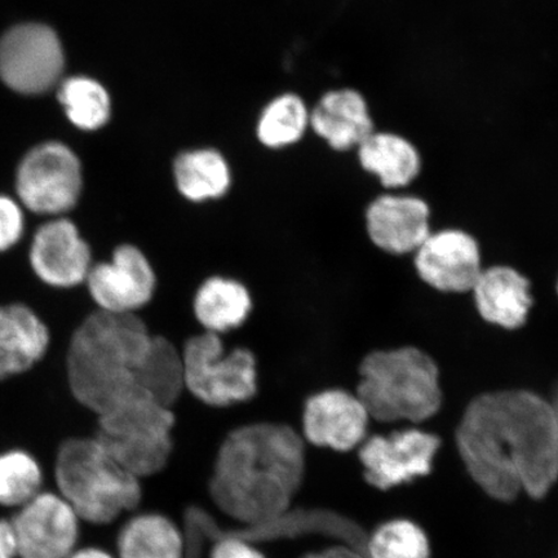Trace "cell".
Wrapping results in <instances>:
<instances>
[{"mask_svg":"<svg viewBox=\"0 0 558 558\" xmlns=\"http://www.w3.org/2000/svg\"><path fill=\"white\" fill-rule=\"evenodd\" d=\"M174 423L173 409L136 389L97 416L95 437L116 462L142 480L169 464Z\"/></svg>","mask_w":558,"mask_h":558,"instance_id":"6","label":"cell"},{"mask_svg":"<svg viewBox=\"0 0 558 558\" xmlns=\"http://www.w3.org/2000/svg\"><path fill=\"white\" fill-rule=\"evenodd\" d=\"M310 131L311 107L302 95L292 90L271 97L255 122L257 143L275 151L298 145Z\"/></svg>","mask_w":558,"mask_h":558,"instance_id":"22","label":"cell"},{"mask_svg":"<svg viewBox=\"0 0 558 558\" xmlns=\"http://www.w3.org/2000/svg\"><path fill=\"white\" fill-rule=\"evenodd\" d=\"M477 311L486 323L507 330L526 324L533 305L530 282L511 267H493L481 271L472 289Z\"/></svg>","mask_w":558,"mask_h":558,"instance_id":"19","label":"cell"},{"mask_svg":"<svg viewBox=\"0 0 558 558\" xmlns=\"http://www.w3.org/2000/svg\"><path fill=\"white\" fill-rule=\"evenodd\" d=\"M58 96L69 122L81 131H99L113 116V99L108 88L93 76H70L60 83Z\"/></svg>","mask_w":558,"mask_h":558,"instance_id":"26","label":"cell"},{"mask_svg":"<svg viewBox=\"0 0 558 558\" xmlns=\"http://www.w3.org/2000/svg\"><path fill=\"white\" fill-rule=\"evenodd\" d=\"M429 207L411 195H381L366 209V229L375 246L389 254L415 253L430 234Z\"/></svg>","mask_w":558,"mask_h":558,"instance_id":"16","label":"cell"},{"mask_svg":"<svg viewBox=\"0 0 558 558\" xmlns=\"http://www.w3.org/2000/svg\"><path fill=\"white\" fill-rule=\"evenodd\" d=\"M41 471L35 459L24 451L0 456V505L25 506L39 494Z\"/></svg>","mask_w":558,"mask_h":558,"instance_id":"28","label":"cell"},{"mask_svg":"<svg viewBox=\"0 0 558 558\" xmlns=\"http://www.w3.org/2000/svg\"><path fill=\"white\" fill-rule=\"evenodd\" d=\"M153 333L138 314L90 313L66 353L69 388L96 416L138 389L136 376Z\"/></svg>","mask_w":558,"mask_h":558,"instance_id":"3","label":"cell"},{"mask_svg":"<svg viewBox=\"0 0 558 558\" xmlns=\"http://www.w3.org/2000/svg\"><path fill=\"white\" fill-rule=\"evenodd\" d=\"M85 187L83 165L64 143L34 146L17 167L15 191L21 206L35 215L59 218L78 206Z\"/></svg>","mask_w":558,"mask_h":558,"instance_id":"8","label":"cell"},{"mask_svg":"<svg viewBox=\"0 0 558 558\" xmlns=\"http://www.w3.org/2000/svg\"><path fill=\"white\" fill-rule=\"evenodd\" d=\"M185 390L213 408L248 402L259 390L256 355L246 347L227 349L221 335L202 331L181 348Z\"/></svg>","mask_w":558,"mask_h":558,"instance_id":"7","label":"cell"},{"mask_svg":"<svg viewBox=\"0 0 558 558\" xmlns=\"http://www.w3.org/2000/svg\"><path fill=\"white\" fill-rule=\"evenodd\" d=\"M415 268L425 283L442 292L472 291L484 270L477 241L458 229L430 233L415 251Z\"/></svg>","mask_w":558,"mask_h":558,"instance_id":"15","label":"cell"},{"mask_svg":"<svg viewBox=\"0 0 558 558\" xmlns=\"http://www.w3.org/2000/svg\"><path fill=\"white\" fill-rule=\"evenodd\" d=\"M549 403H550V408H553V411H554V416H555L557 432H558V380L555 384V387L553 390V396H550Z\"/></svg>","mask_w":558,"mask_h":558,"instance_id":"34","label":"cell"},{"mask_svg":"<svg viewBox=\"0 0 558 558\" xmlns=\"http://www.w3.org/2000/svg\"><path fill=\"white\" fill-rule=\"evenodd\" d=\"M305 474L303 438L289 424L253 423L227 436L208 483L219 511L259 527L286 518Z\"/></svg>","mask_w":558,"mask_h":558,"instance_id":"2","label":"cell"},{"mask_svg":"<svg viewBox=\"0 0 558 558\" xmlns=\"http://www.w3.org/2000/svg\"><path fill=\"white\" fill-rule=\"evenodd\" d=\"M427 535L416 523L393 520L383 523L368 536L367 558H429Z\"/></svg>","mask_w":558,"mask_h":558,"instance_id":"27","label":"cell"},{"mask_svg":"<svg viewBox=\"0 0 558 558\" xmlns=\"http://www.w3.org/2000/svg\"><path fill=\"white\" fill-rule=\"evenodd\" d=\"M172 179L178 193L194 205L219 201L232 190L229 159L214 146L181 150L172 160Z\"/></svg>","mask_w":558,"mask_h":558,"instance_id":"20","label":"cell"},{"mask_svg":"<svg viewBox=\"0 0 558 558\" xmlns=\"http://www.w3.org/2000/svg\"><path fill=\"white\" fill-rule=\"evenodd\" d=\"M137 388L173 409L185 390L181 349L162 335H153L151 343L136 376Z\"/></svg>","mask_w":558,"mask_h":558,"instance_id":"24","label":"cell"},{"mask_svg":"<svg viewBox=\"0 0 558 558\" xmlns=\"http://www.w3.org/2000/svg\"><path fill=\"white\" fill-rule=\"evenodd\" d=\"M311 131L337 151L359 146L374 134L367 102L357 90L332 89L311 107Z\"/></svg>","mask_w":558,"mask_h":558,"instance_id":"17","label":"cell"},{"mask_svg":"<svg viewBox=\"0 0 558 558\" xmlns=\"http://www.w3.org/2000/svg\"><path fill=\"white\" fill-rule=\"evenodd\" d=\"M64 68V50L51 27L17 25L0 38V78L19 94L47 93L58 85Z\"/></svg>","mask_w":558,"mask_h":558,"instance_id":"9","label":"cell"},{"mask_svg":"<svg viewBox=\"0 0 558 558\" xmlns=\"http://www.w3.org/2000/svg\"><path fill=\"white\" fill-rule=\"evenodd\" d=\"M302 558H367L364 553L357 548L348 546V544H340L337 547H330L319 553H312L303 556Z\"/></svg>","mask_w":558,"mask_h":558,"instance_id":"32","label":"cell"},{"mask_svg":"<svg viewBox=\"0 0 558 558\" xmlns=\"http://www.w3.org/2000/svg\"><path fill=\"white\" fill-rule=\"evenodd\" d=\"M50 344V329L29 306L0 305V381L29 372Z\"/></svg>","mask_w":558,"mask_h":558,"instance_id":"18","label":"cell"},{"mask_svg":"<svg viewBox=\"0 0 558 558\" xmlns=\"http://www.w3.org/2000/svg\"><path fill=\"white\" fill-rule=\"evenodd\" d=\"M29 263L41 282L73 289L86 282L94 265L93 248L72 219L59 216L35 230Z\"/></svg>","mask_w":558,"mask_h":558,"instance_id":"12","label":"cell"},{"mask_svg":"<svg viewBox=\"0 0 558 558\" xmlns=\"http://www.w3.org/2000/svg\"><path fill=\"white\" fill-rule=\"evenodd\" d=\"M85 284L96 311L137 314L155 298L158 278L142 248L122 243L109 260L94 263Z\"/></svg>","mask_w":558,"mask_h":558,"instance_id":"10","label":"cell"},{"mask_svg":"<svg viewBox=\"0 0 558 558\" xmlns=\"http://www.w3.org/2000/svg\"><path fill=\"white\" fill-rule=\"evenodd\" d=\"M69 558H113L108 553L99 548H85L76 550Z\"/></svg>","mask_w":558,"mask_h":558,"instance_id":"33","label":"cell"},{"mask_svg":"<svg viewBox=\"0 0 558 558\" xmlns=\"http://www.w3.org/2000/svg\"><path fill=\"white\" fill-rule=\"evenodd\" d=\"M557 291H558V284H557Z\"/></svg>","mask_w":558,"mask_h":558,"instance_id":"35","label":"cell"},{"mask_svg":"<svg viewBox=\"0 0 558 558\" xmlns=\"http://www.w3.org/2000/svg\"><path fill=\"white\" fill-rule=\"evenodd\" d=\"M61 497L80 519L107 525L135 511L143 499L140 478L116 462L97 438H72L56 460Z\"/></svg>","mask_w":558,"mask_h":558,"instance_id":"5","label":"cell"},{"mask_svg":"<svg viewBox=\"0 0 558 558\" xmlns=\"http://www.w3.org/2000/svg\"><path fill=\"white\" fill-rule=\"evenodd\" d=\"M117 544L121 558H185L180 529L158 513L131 519L118 535Z\"/></svg>","mask_w":558,"mask_h":558,"instance_id":"25","label":"cell"},{"mask_svg":"<svg viewBox=\"0 0 558 558\" xmlns=\"http://www.w3.org/2000/svg\"><path fill=\"white\" fill-rule=\"evenodd\" d=\"M254 310V299L240 279L211 276L195 290L192 311L202 330L216 335L240 329Z\"/></svg>","mask_w":558,"mask_h":558,"instance_id":"21","label":"cell"},{"mask_svg":"<svg viewBox=\"0 0 558 558\" xmlns=\"http://www.w3.org/2000/svg\"><path fill=\"white\" fill-rule=\"evenodd\" d=\"M17 543L11 521L0 520V558H15Z\"/></svg>","mask_w":558,"mask_h":558,"instance_id":"31","label":"cell"},{"mask_svg":"<svg viewBox=\"0 0 558 558\" xmlns=\"http://www.w3.org/2000/svg\"><path fill=\"white\" fill-rule=\"evenodd\" d=\"M355 395L379 422H424L442 404L436 362L415 347L367 354Z\"/></svg>","mask_w":558,"mask_h":558,"instance_id":"4","label":"cell"},{"mask_svg":"<svg viewBox=\"0 0 558 558\" xmlns=\"http://www.w3.org/2000/svg\"><path fill=\"white\" fill-rule=\"evenodd\" d=\"M251 534L239 533L218 538L209 558H267L248 542Z\"/></svg>","mask_w":558,"mask_h":558,"instance_id":"30","label":"cell"},{"mask_svg":"<svg viewBox=\"0 0 558 558\" xmlns=\"http://www.w3.org/2000/svg\"><path fill=\"white\" fill-rule=\"evenodd\" d=\"M460 457L494 499L546 497L558 480V432L549 401L512 389L476 397L457 429Z\"/></svg>","mask_w":558,"mask_h":558,"instance_id":"1","label":"cell"},{"mask_svg":"<svg viewBox=\"0 0 558 558\" xmlns=\"http://www.w3.org/2000/svg\"><path fill=\"white\" fill-rule=\"evenodd\" d=\"M362 169L387 187L407 186L413 181L422 162L415 146L393 134H372L357 148Z\"/></svg>","mask_w":558,"mask_h":558,"instance_id":"23","label":"cell"},{"mask_svg":"<svg viewBox=\"0 0 558 558\" xmlns=\"http://www.w3.org/2000/svg\"><path fill=\"white\" fill-rule=\"evenodd\" d=\"M24 232V207L10 195L0 194V254L15 247Z\"/></svg>","mask_w":558,"mask_h":558,"instance_id":"29","label":"cell"},{"mask_svg":"<svg viewBox=\"0 0 558 558\" xmlns=\"http://www.w3.org/2000/svg\"><path fill=\"white\" fill-rule=\"evenodd\" d=\"M441 441L436 435L418 429L368 438L360 450L365 478L379 490H388L427 476Z\"/></svg>","mask_w":558,"mask_h":558,"instance_id":"11","label":"cell"},{"mask_svg":"<svg viewBox=\"0 0 558 558\" xmlns=\"http://www.w3.org/2000/svg\"><path fill=\"white\" fill-rule=\"evenodd\" d=\"M368 417L357 395L339 388L320 390L304 403L303 435L318 448L349 451L365 441Z\"/></svg>","mask_w":558,"mask_h":558,"instance_id":"14","label":"cell"},{"mask_svg":"<svg viewBox=\"0 0 558 558\" xmlns=\"http://www.w3.org/2000/svg\"><path fill=\"white\" fill-rule=\"evenodd\" d=\"M78 515L59 495L38 494L11 521L21 558H69L78 542Z\"/></svg>","mask_w":558,"mask_h":558,"instance_id":"13","label":"cell"}]
</instances>
